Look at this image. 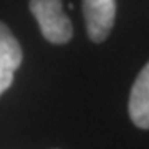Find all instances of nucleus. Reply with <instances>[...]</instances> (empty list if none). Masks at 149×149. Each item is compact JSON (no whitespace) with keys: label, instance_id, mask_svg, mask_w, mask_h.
<instances>
[{"label":"nucleus","instance_id":"4","mask_svg":"<svg viewBox=\"0 0 149 149\" xmlns=\"http://www.w3.org/2000/svg\"><path fill=\"white\" fill-rule=\"evenodd\" d=\"M129 116L141 129H149V63L141 70L131 88Z\"/></svg>","mask_w":149,"mask_h":149},{"label":"nucleus","instance_id":"2","mask_svg":"<svg viewBox=\"0 0 149 149\" xmlns=\"http://www.w3.org/2000/svg\"><path fill=\"white\" fill-rule=\"evenodd\" d=\"M83 13L90 40L101 43L114 25L116 0H83Z\"/></svg>","mask_w":149,"mask_h":149},{"label":"nucleus","instance_id":"1","mask_svg":"<svg viewBox=\"0 0 149 149\" xmlns=\"http://www.w3.org/2000/svg\"><path fill=\"white\" fill-rule=\"evenodd\" d=\"M30 12L38 22L42 35L50 43L63 45L71 40L73 27L61 0H30Z\"/></svg>","mask_w":149,"mask_h":149},{"label":"nucleus","instance_id":"3","mask_svg":"<svg viewBox=\"0 0 149 149\" xmlns=\"http://www.w3.org/2000/svg\"><path fill=\"white\" fill-rule=\"evenodd\" d=\"M22 63V48L13 33L0 22V95L10 88L13 74Z\"/></svg>","mask_w":149,"mask_h":149}]
</instances>
